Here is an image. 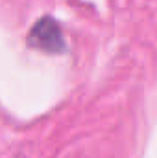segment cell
Masks as SVG:
<instances>
[{
	"label": "cell",
	"mask_w": 157,
	"mask_h": 158,
	"mask_svg": "<svg viewBox=\"0 0 157 158\" xmlns=\"http://www.w3.org/2000/svg\"><path fill=\"white\" fill-rule=\"evenodd\" d=\"M28 44L35 50L46 52V53H57L65 50V37L61 31V26L50 19L44 17L39 22L34 24L28 35Z\"/></svg>",
	"instance_id": "6da1fadb"
}]
</instances>
